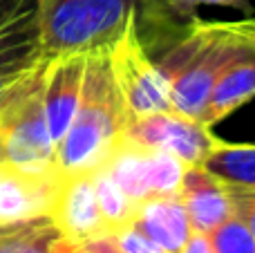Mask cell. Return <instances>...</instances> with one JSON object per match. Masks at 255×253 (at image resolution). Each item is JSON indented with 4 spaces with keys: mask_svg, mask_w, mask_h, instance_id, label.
<instances>
[{
    "mask_svg": "<svg viewBox=\"0 0 255 253\" xmlns=\"http://www.w3.org/2000/svg\"><path fill=\"white\" fill-rule=\"evenodd\" d=\"M233 213L208 233L213 253H255V191L233 188Z\"/></svg>",
    "mask_w": 255,
    "mask_h": 253,
    "instance_id": "9a60e30c",
    "label": "cell"
},
{
    "mask_svg": "<svg viewBox=\"0 0 255 253\" xmlns=\"http://www.w3.org/2000/svg\"><path fill=\"white\" fill-rule=\"evenodd\" d=\"M255 92V52H247L231 61L213 83L202 115V124L215 126L231 112L242 108Z\"/></svg>",
    "mask_w": 255,
    "mask_h": 253,
    "instance_id": "5bb4252c",
    "label": "cell"
},
{
    "mask_svg": "<svg viewBox=\"0 0 255 253\" xmlns=\"http://www.w3.org/2000/svg\"><path fill=\"white\" fill-rule=\"evenodd\" d=\"M90 52H67L45 61L43 70V108L54 148L67 132L81 101L85 65Z\"/></svg>",
    "mask_w": 255,
    "mask_h": 253,
    "instance_id": "9c48e42d",
    "label": "cell"
},
{
    "mask_svg": "<svg viewBox=\"0 0 255 253\" xmlns=\"http://www.w3.org/2000/svg\"><path fill=\"white\" fill-rule=\"evenodd\" d=\"M170 90V110L202 121L213 83L231 61L255 52V25L244 20H202L184 27L145 49Z\"/></svg>",
    "mask_w": 255,
    "mask_h": 253,
    "instance_id": "6da1fadb",
    "label": "cell"
},
{
    "mask_svg": "<svg viewBox=\"0 0 255 253\" xmlns=\"http://www.w3.org/2000/svg\"><path fill=\"white\" fill-rule=\"evenodd\" d=\"M45 61L0 106V161L31 175L58 173L43 108Z\"/></svg>",
    "mask_w": 255,
    "mask_h": 253,
    "instance_id": "277c9868",
    "label": "cell"
},
{
    "mask_svg": "<svg viewBox=\"0 0 255 253\" xmlns=\"http://www.w3.org/2000/svg\"><path fill=\"white\" fill-rule=\"evenodd\" d=\"M112 238H115L121 253H166L161 247H157L150 238H145L143 233H141L139 229H134L132 224L121 229V231L112 233Z\"/></svg>",
    "mask_w": 255,
    "mask_h": 253,
    "instance_id": "d6986e66",
    "label": "cell"
},
{
    "mask_svg": "<svg viewBox=\"0 0 255 253\" xmlns=\"http://www.w3.org/2000/svg\"><path fill=\"white\" fill-rule=\"evenodd\" d=\"M61 173L31 175L0 161V229L47 218Z\"/></svg>",
    "mask_w": 255,
    "mask_h": 253,
    "instance_id": "30bf717a",
    "label": "cell"
},
{
    "mask_svg": "<svg viewBox=\"0 0 255 253\" xmlns=\"http://www.w3.org/2000/svg\"><path fill=\"white\" fill-rule=\"evenodd\" d=\"M92 173L94 170L61 175L47 211L49 222L72 245H81L108 233L97 204Z\"/></svg>",
    "mask_w": 255,
    "mask_h": 253,
    "instance_id": "ba28073f",
    "label": "cell"
},
{
    "mask_svg": "<svg viewBox=\"0 0 255 253\" xmlns=\"http://www.w3.org/2000/svg\"><path fill=\"white\" fill-rule=\"evenodd\" d=\"M202 7L242 9L251 18L249 0H136V34L145 49L161 43L166 36L184 27Z\"/></svg>",
    "mask_w": 255,
    "mask_h": 253,
    "instance_id": "7c38bea8",
    "label": "cell"
},
{
    "mask_svg": "<svg viewBox=\"0 0 255 253\" xmlns=\"http://www.w3.org/2000/svg\"><path fill=\"white\" fill-rule=\"evenodd\" d=\"M136 0H36V29L45 58L97 52L124 34Z\"/></svg>",
    "mask_w": 255,
    "mask_h": 253,
    "instance_id": "3957f363",
    "label": "cell"
},
{
    "mask_svg": "<svg viewBox=\"0 0 255 253\" xmlns=\"http://www.w3.org/2000/svg\"><path fill=\"white\" fill-rule=\"evenodd\" d=\"M132 227L139 229L145 238H150L166 253H179L181 247L193 236L188 215L177 193L154 195L136 204Z\"/></svg>",
    "mask_w": 255,
    "mask_h": 253,
    "instance_id": "4fadbf2b",
    "label": "cell"
},
{
    "mask_svg": "<svg viewBox=\"0 0 255 253\" xmlns=\"http://www.w3.org/2000/svg\"><path fill=\"white\" fill-rule=\"evenodd\" d=\"M186 209L193 233H211L233 213L231 186L222 184L199 166H186L181 186L177 191Z\"/></svg>",
    "mask_w": 255,
    "mask_h": 253,
    "instance_id": "8fae6325",
    "label": "cell"
},
{
    "mask_svg": "<svg viewBox=\"0 0 255 253\" xmlns=\"http://www.w3.org/2000/svg\"><path fill=\"white\" fill-rule=\"evenodd\" d=\"M179 253H213L208 236L206 233H193V236L188 238V242L181 247Z\"/></svg>",
    "mask_w": 255,
    "mask_h": 253,
    "instance_id": "44dd1931",
    "label": "cell"
},
{
    "mask_svg": "<svg viewBox=\"0 0 255 253\" xmlns=\"http://www.w3.org/2000/svg\"><path fill=\"white\" fill-rule=\"evenodd\" d=\"M197 166L226 186L255 191V148L251 143H226L220 139Z\"/></svg>",
    "mask_w": 255,
    "mask_h": 253,
    "instance_id": "2e32d148",
    "label": "cell"
},
{
    "mask_svg": "<svg viewBox=\"0 0 255 253\" xmlns=\"http://www.w3.org/2000/svg\"><path fill=\"white\" fill-rule=\"evenodd\" d=\"M76 251L79 253H121V249L117 247L115 238H112L110 233L81 242V245H76Z\"/></svg>",
    "mask_w": 255,
    "mask_h": 253,
    "instance_id": "ffe728a7",
    "label": "cell"
},
{
    "mask_svg": "<svg viewBox=\"0 0 255 253\" xmlns=\"http://www.w3.org/2000/svg\"><path fill=\"white\" fill-rule=\"evenodd\" d=\"M94 177V193H97V204L101 211L103 224H106V231L117 233L121 229L130 227L134 222V213H136V204L126 195L119 188V184L110 177V175L103 170V166L94 168L92 173Z\"/></svg>",
    "mask_w": 255,
    "mask_h": 253,
    "instance_id": "ac0fdd59",
    "label": "cell"
},
{
    "mask_svg": "<svg viewBox=\"0 0 255 253\" xmlns=\"http://www.w3.org/2000/svg\"><path fill=\"white\" fill-rule=\"evenodd\" d=\"M124 137L145 148L170 152L186 166H197L206 157V152L220 141L213 134L211 126L175 110L154 112L132 121L126 126Z\"/></svg>",
    "mask_w": 255,
    "mask_h": 253,
    "instance_id": "52a82bcc",
    "label": "cell"
},
{
    "mask_svg": "<svg viewBox=\"0 0 255 253\" xmlns=\"http://www.w3.org/2000/svg\"><path fill=\"white\" fill-rule=\"evenodd\" d=\"M43 61L36 0H0V106Z\"/></svg>",
    "mask_w": 255,
    "mask_h": 253,
    "instance_id": "8992f818",
    "label": "cell"
},
{
    "mask_svg": "<svg viewBox=\"0 0 255 253\" xmlns=\"http://www.w3.org/2000/svg\"><path fill=\"white\" fill-rule=\"evenodd\" d=\"M126 126V108L112 76L108 49L90 52L79 108L56 146L58 173L70 175L99 168Z\"/></svg>",
    "mask_w": 255,
    "mask_h": 253,
    "instance_id": "7a4b0ae2",
    "label": "cell"
},
{
    "mask_svg": "<svg viewBox=\"0 0 255 253\" xmlns=\"http://www.w3.org/2000/svg\"><path fill=\"white\" fill-rule=\"evenodd\" d=\"M0 253H79L76 245L58 233L49 218L0 229Z\"/></svg>",
    "mask_w": 255,
    "mask_h": 253,
    "instance_id": "e0dca14e",
    "label": "cell"
},
{
    "mask_svg": "<svg viewBox=\"0 0 255 253\" xmlns=\"http://www.w3.org/2000/svg\"><path fill=\"white\" fill-rule=\"evenodd\" d=\"M134 18L128 22L124 34L108 49L112 76H115V83L119 88L121 101H124L128 124L154 115V112L170 110L168 83L159 72L157 63L145 52L143 43L136 34Z\"/></svg>",
    "mask_w": 255,
    "mask_h": 253,
    "instance_id": "5b68a950",
    "label": "cell"
}]
</instances>
